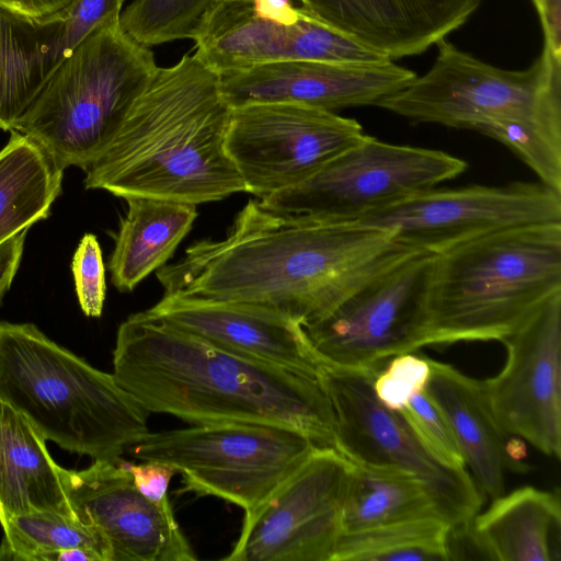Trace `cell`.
Wrapping results in <instances>:
<instances>
[{
    "instance_id": "obj_26",
    "label": "cell",
    "mask_w": 561,
    "mask_h": 561,
    "mask_svg": "<svg viewBox=\"0 0 561 561\" xmlns=\"http://www.w3.org/2000/svg\"><path fill=\"white\" fill-rule=\"evenodd\" d=\"M421 518L445 520L423 480L394 467L352 462L342 510V533Z\"/></svg>"
},
{
    "instance_id": "obj_15",
    "label": "cell",
    "mask_w": 561,
    "mask_h": 561,
    "mask_svg": "<svg viewBox=\"0 0 561 561\" xmlns=\"http://www.w3.org/2000/svg\"><path fill=\"white\" fill-rule=\"evenodd\" d=\"M352 222L389 230L399 243L439 253L497 230L561 222V193L540 181L434 187Z\"/></svg>"
},
{
    "instance_id": "obj_31",
    "label": "cell",
    "mask_w": 561,
    "mask_h": 561,
    "mask_svg": "<svg viewBox=\"0 0 561 561\" xmlns=\"http://www.w3.org/2000/svg\"><path fill=\"white\" fill-rule=\"evenodd\" d=\"M427 453L444 467L466 469V461L447 421L424 391L399 411Z\"/></svg>"
},
{
    "instance_id": "obj_8",
    "label": "cell",
    "mask_w": 561,
    "mask_h": 561,
    "mask_svg": "<svg viewBox=\"0 0 561 561\" xmlns=\"http://www.w3.org/2000/svg\"><path fill=\"white\" fill-rule=\"evenodd\" d=\"M317 448L304 433L290 427L218 423L149 432L129 450L142 461L156 460L174 468L185 491L222 499L248 513Z\"/></svg>"
},
{
    "instance_id": "obj_34",
    "label": "cell",
    "mask_w": 561,
    "mask_h": 561,
    "mask_svg": "<svg viewBox=\"0 0 561 561\" xmlns=\"http://www.w3.org/2000/svg\"><path fill=\"white\" fill-rule=\"evenodd\" d=\"M122 462L129 470L133 481L141 494L158 504L169 501L168 488L172 477L176 473L174 468L156 460L131 463L122 459Z\"/></svg>"
},
{
    "instance_id": "obj_35",
    "label": "cell",
    "mask_w": 561,
    "mask_h": 561,
    "mask_svg": "<svg viewBox=\"0 0 561 561\" xmlns=\"http://www.w3.org/2000/svg\"><path fill=\"white\" fill-rule=\"evenodd\" d=\"M27 230L19 231L0 244V306L18 273Z\"/></svg>"
},
{
    "instance_id": "obj_36",
    "label": "cell",
    "mask_w": 561,
    "mask_h": 561,
    "mask_svg": "<svg viewBox=\"0 0 561 561\" xmlns=\"http://www.w3.org/2000/svg\"><path fill=\"white\" fill-rule=\"evenodd\" d=\"M542 27L545 46L561 56V0H531Z\"/></svg>"
},
{
    "instance_id": "obj_25",
    "label": "cell",
    "mask_w": 561,
    "mask_h": 561,
    "mask_svg": "<svg viewBox=\"0 0 561 561\" xmlns=\"http://www.w3.org/2000/svg\"><path fill=\"white\" fill-rule=\"evenodd\" d=\"M108 261L112 284L131 291L152 272L165 265L197 218L194 204L130 197Z\"/></svg>"
},
{
    "instance_id": "obj_14",
    "label": "cell",
    "mask_w": 561,
    "mask_h": 561,
    "mask_svg": "<svg viewBox=\"0 0 561 561\" xmlns=\"http://www.w3.org/2000/svg\"><path fill=\"white\" fill-rule=\"evenodd\" d=\"M352 462L317 448L263 503L245 513L225 560L331 561L342 533Z\"/></svg>"
},
{
    "instance_id": "obj_12",
    "label": "cell",
    "mask_w": 561,
    "mask_h": 561,
    "mask_svg": "<svg viewBox=\"0 0 561 561\" xmlns=\"http://www.w3.org/2000/svg\"><path fill=\"white\" fill-rule=\"evenodd\" d=\"M192 39L193 54L217 73L289 60H391L296 0H213Z\"/></svg>"
},
{
    "instance_id": "obj_1",
    "label": "cell",
    "mask_w": 561,
    "mask_h": 561,
    "mask_svg": "<svg viewBox=\"0 0 561 561\" xmlns=\"http://www.w3.org/2000/svg\"><path fill=\"white\" fill-rule=\"evenodd\" d=\"M414 251L389 230L289 217L249 201L224 239L194 242L157 277L164 293L262 305L304 327Z\"/></svg>"
},
{
    "instance_id": "obj_3",
    "label": "cell",
    "mask_w": 561,
    "mask_h": 561,
    "mask_svg": "<svg viewBox=\"0 0 561 561\" xmlns=\"http://www.w3.org/2000/svg\"><path fill=\"white\" fill-rule=\"evenodd\" d=\"M231 111L219 75L194 54L159 67L85 170V188L196 206L245 192L226 149Z\"/></svg>"
},
{
    "instance_id": "obj_23",
    "label": "cell",
    "mask_w": 561,
    "mask_h": 561,
    "mask_svg": "<svg viewBox=\"0 0 561 561\" xmlns=\"http://www.w3.org/2000/svg\"><path fill=\"white\" fill-rule=\"evenodd\" d=\"M471 528L489 560L560 561V493L530 485L503 493Z\"/></svg>"
},
{
    "instance_id": "obj_22",
    "label": "cell",
    "mask_w": 561,
    "mask_h": 561,
    "mask_svg": "<svg viewBox=\"0 0 561 561\" xmlns=\"http://www.w3.org/2000/svg\"><path fill=\"white\" fill-rule=\"evenodd\" d=\"M431 373L424 392L451 428L474 481L495 499L505 491V472L526 471L512 454L507 434L491 411L482 380L427 357Z\"/></svg>"
},
{
    "instance_id": "obj_9",
    "label": "cell",
    "mask_w": 561,
    "mask_h": 561,
    "mask_svg": "<svg viewBox=\"0 0 561 561\" xmlns=\"http://www.w3.org/2000/svg\"><path fill=\"white\" fill-rule=\"evenodd\" d=\"M437 253L414 251L381 270L323 318L304 325L328 365L381 370L424 346Z\"/></svg>"
},
{
    "instance_id": "obj_32",
    "label": "cell",
    "mask_w": 561,
    "mask_h": 561,
    "mask_svg": "<svg viewBox=\"0 0 561 561\" xmlns=\"http://www.w3.org/2000/svg\"><path fill=\"white\" fill-rule=\"evenodd\" d=\"M430 373L426 356L400 354L390 358L378 373L373 389L385 407L401 411L414 394L424 390Z\"/></svg>"
},
{
    "instance_id": "obj_16",
    "label": "cell",
    "mask_w": 561,
    "mask_h": 561,
    "mask_svg": "<svg viewBox=\"0 0 561 561\" xmlns=\"http://www.w3.org/2000/svg\"><path fill=\"white\" fill-rule=\"evenodd\" d=\"M506 362L482 380L497 423L547 456H561V291L501 341Z\"/></svg>"
},
{
    "instance_id": "obj_5",
    "label": "cell",
    "mask_w": 561,
    "mask_h": 561,
    "mask_svg": "<svg viewBox=\"0 0 561 561\" xmlns=\"http://www.w3.org/2000/svg\"><path fill=\"white\" fill-rule=\"evenodd\" d=\"M561 291V222L517 226L436 256L424 346L502 341Z\"/></svg>"
},
{
    "instance_id": "obj_37",
    "label": "cell",
    "mask_w": 561,
    "mask_h": 561,
    "mask_svg": "<svg viewBox=\"0 0 561 561\" xmlns=\"http://www.w3.org/2000/svg\"><path fill=\"white\" fill-rule=\"evenodd\" d=\"M75 0H0V7L32 15L44 16L62 10Z\"/></svg>"
},
{
    "instance_id": "obj_27",
    "label": "cell",
    "mask_w": 561,
    "mask_h": 561,
    "mask_svg": "<svg viewBox=\"0 0 561 561\" xmlns=\"http://www.w3.org/2000/svg\"><path fill=\"white\" fill-rule=\"evenodd\" d=\"M62 176L35 141L11 130L0 150V244L48 217L61 193Z\"/></svg>"
},
{
    "instance_id": "obj_4",
    "label": "cell",
    "mask_w": 561,
    "mask_h": 561,
    "mask_svg": "<svg viewBox=\"0 0 561 561\" xmlns=\"http://www.w3.org/2000/svg\"><path fill=\"white\" fill-rule=\"evenodd\" d=\"M0 401L60 448L116 462L148 433V412L113 374L33 323L0 321Z\"/></svg>"
},
{
    "instance_id": "obj_7",
    "label": "cell",
    "mask_w": 561,
    "mask_h": 561,
    "mask_svg": "<svg viewBox=\"0 0 561 561\" xmlns=\"http://www.w3.org/2000/svg\"><path fill=\"white\" fill-rule=\"evenodd\" d=\"M158 68L151 48L130 37L119 19L104 23L60 66L14 130L62 171H85Z\"/></svg>"
},
{
    "instance_id": "obj_11",
    "label": "cell",
    "mask_w": 561,
    "mask_h": 561,
    "mask_svg": "<svg viewBox=\"0 0 561 561\" xmlns=\"http://www.w3.org/2000/svg\"><path fill=\"white\" fill-rule=\"evenodd\" d=\"M380 370L324 364L317 379L335 416V449L353 463L394 467L423 480L451 525L471 520L484 493L467 469H450L435 460L399 411L385 407L373 382Z\"/></svg>"
},
{
    "instance_id": "obj_20",
    "label": "cell",
    "mask_w": 561,
    "mask_h": 561,
    "mask_svg": "<svg viewBox=\"0 0 561 561\" xmlns=\"http://www.w3.org/2000/svg\"><path fill=\"white\" fill-rule=\"evenodd\" d=\"M149 313L216 346L317 378L325 364L302 325L262 305L164 293Z\"/></svg>"
},
{
    "instance_id": "obj_2",
    "label": "cell",
    "mask_w": 561,
    "mask_h": 561,
    "mask_svg": "<svg viewBox=\"0 0 561 561\" xmlns=\"http://www.w3.org/2000/svg\"><path fill=\"white\" fill-rule=\"evenodd\" d=\"M113 375L148 413L286 426L335 449L334 412L317 378L227 351L147 310L119 324Z\"/></svg>"
},
{
    "instance_id": "obj_21",
    "label": "cell",
    "mask_w": 561,
    "mask_h": 561,
    "mask_svg": "<svg viewBox=\"0 0 561 561\" xmlns=\"http://www.w3.org/2000/svg\"><path fill=\"white\" fill-rule=\"evenodd\" d=\"M483 0H302L308 12L391 60L423 54L462 26Z\"/></svg>"
},
{
    "instance_id": "obj_24",
    "label": "cell",
    "mask_w": 561,
    "mask_h": 561,
    "mask_svg": "<svg viewBox=\"0 0 561 561\" xmlns=\"http://www.w3.org/2000/svg\"><path fill=\"white\" fill-rule=\"evenodd\" d=\"M46 442L22 413L0 401V516L36 511L76 516L64 468L49 455Z\"/></svg>"
},
{
    "instance_id": "obj_6",
    "label": "cell",
    "mask_w": 561,
    "mask_h": 561,
    "mask_svg": "<svg viewBox=\"0 0 561 561\" xmlns=\"http://www.w3.org/2000/svg\"><path fill=\"white\" fill-rule=\"evenodd\" d=\"M423 76L376 106L411 124H438L484 136L499 127L522 128L545 151L561 156V56L543 45L523 70L489 65L447 38Z\"/></svg>"
},
{
    "instance_id": "obj_10",
    "label": "cell",
    "mask_w": 561,
    "mask_h": 561,
    "mask_svg": "<svg viewBox=\"0 0 561 561\" xmlns=\"http://www.w3.org/2000/svg\"><path fill=\"white\" fill-rule=\"evenodd\" d=\"M467 162L440 150L366 136L306 181L259 199L266 209L320 222H352L462 174Z\"/></svg>"
},
{
    "instance_id": "obj_13",
    "label": "cell",
    "mask_w": 561,
    "mask_h": 561,
    "mask_svg": "<svg viewBox=\"0 0 561 561\" xmlns=\"http://www.w3.org/2000/svg\"><path fill=\"white\" fill-rule=\"evenodd\" d=\"M367 135L334 112L289 102L232 107L226 149L245 186L259 199L293 187Z\"/></svg>"
},
{
    "instance_id": "obj_30",
    "label": "cell",
    "mask_w": 561,
    "mask_h": 561,
    "mask_svg": "<svg viewBox=\"0 0 561 561\" xmlns=\"http://www.w3.org/2000/svg\"><path fill=\"white\" fill-rule=\"evenodd\" d=\"M213 0H134L119 23L137 43L151 48L193 37Z\"/></svg>"
},
{
    "instance_id": "obj_28",
    "label": "cell",
    "mask_w": 561,
    "mask_h": 561,
    "mask_svg": "<svg viewBox=\"0 0 561 561\" xmlns=\"http://www.w3.org/2000/svg\"><path fill=\"white\" fill-rule=\"evenodd\" d=\"M3 539L0 560L47 561L51 552L82 548L111 561L107 542L101 531L76 516L49 511L0 516Z\"/></svg>"
},
{
    "instance_id": "obj_17",
    "label": "cell",
    "mask_w": 561,
    "mask_h": 561,
    "mask_svg": "<svg viewBox=\"0 0 561 561\" xmlns=\"http://www.w3.org/2000/svg\"><path fill=\"white\" fill-rule=\"evenodd\" d=\"M62 482L77 518L105 538L111 561L196 560L170 501L158 504L141 494L122 458L64 468Z\"/></svg>"
},
{
    "instance_id": "obj_19",
    "label": "cell",
    "mask_w": 561,
    "mask_h": 561,
    "mask_svg": "<svg viewBox=\"0 0 561 561\" xmlns=\"http://www.w3.org/2000/svg\"><path fill=\"white\" fill-rule=\"evenodd\" d=\"M218 75L221 93L231 108L251 103L289 102L331 112L376 106L416 78L414 71L393 60L364 64L289 60Z\"/></svg>"
},
{
    "instance_id": "obj_18",
    "label": "cell",
    "mask_w": 561,
    "mask_h": 561,
    "mask_svg": "<svg viewBox=\"0 0 561 561\" xmlns=\"http://www.w3.org/2000/svg\"><path fill=\"white\" fill-rule=\"evenodd\" d=\"M126 0H75L44 16L0 7V129L14 130L80 43L118 20Z\"/></svg>"
},
{
    "instance_id": "obj_29",
    "label": "cell",
    "mask_w": 561,
    "mask_h": 561,
    "mask_svg": "<svg viewBox=\"0 0 561 561\" xmlns=\"http://www.w3.org/2000/svg\"><path fill=\"white\" fill-rule=\"evenodd\" d=\"M450 524L421 518L342 533L331 561H446Z\"/></svg>"
},
{
    "instance_id": "obj_33",
    "label": "cell",
    "mask_w": 561,
    "mask_h": 561,
    "mask_svg": "<svg viewBox=\"0 0 561 561\" xmlns=\"http://www.w3.org/2000/svg\"><path fill=\"white\" fill-rule=\"evenodd\" d=\"M71 270L82 312L87 317H101L106 295L105 266L94 234L85 233L80 240L72 257Z\"/></svg>"
},
{
    "instance_id": "obj_38",
    "label": "cell",
    "mask_w": 561,
    "mask_h": 561,
    "mask_svg": "<svg viewBox=\"0 0 561 561\" xmlns=\"http://www.w3.org/2000/svg\"><path fill=\"white\" fill-rule=\"evenodd\" d=\"M298 3H301L302 0H296Z\"/></svg>"
}]
</instances>
